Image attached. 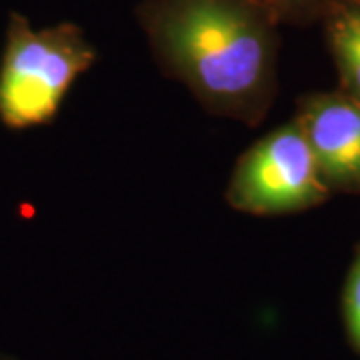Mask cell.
Wrapping results in <instances>:
<instances>
[{
  "instance_id": "2",
  "label": "cell",
  "mask_w": 360,
  "mask_h": 360,
  "mask_svg": "<svg viewBox=\"0 0 360 360\" xmlns=\"http://www.w3.org/2000/svg\"><path fill=\"white\" fill-rule=\"evenodd\" d=\"M96 63V51L72 22L34 30L13 14L0 66V116L14 129L49 122L70 86Z\"/></svg>"
},
{
  "instance_id": "7",
  "label": "cell",
  "mask_w": 360,
  "mask_h": 360,
  "mask_svg": "<svg viewBox=\"0 0 360 360\" xmlns=\"http://www.w3.org/2000/svg\"><path fill=\"white\" fill-rule=\"evenodd\" d=\"M342 316L347 324V335L360 354V250L345 284V295H342Z\"/></svg>"
},
{
  "instance_id": "4",
  "label": "cell",
  "mask_w": 360,
  "mask_h": 360,
  "mask_svg": "<svg viewBox=\"0 0 360 360\" xmlns=\"http://www.w3.org/2000/svg\"><path fill=\"white\" fill-rule=\"evenodd\" d=\"M328 191L360 194V103L347 92L310 94L295 118Z\"/></svg>"
},
{
  "instance_id": "1",
  "label": "cell",
  "mask_w": 360,
  "mask_h": 360,
  "mask_svg": "<svg viewBox=\"0 0 360 360\" xmlns=\"http://www.w3.org/2000/svg\"><path fill=\"white\" fill-rule=\"evenodd\" d=\"M136 20L165 75L212 115L257 127L276 94L278 22L255 0H142Z\"/></svg>"
},
{
  "instance_id": "3",
  "label": "cell",
  "mask_w": 360,
  "mask_h": 360,
  "mask_svg": "<svg viewBox=\"0 0 360 360\" xmlns=\"http://www.w3.org/2000/svg\"><path fill=\"white\" fill-rule=\"evenodd\" d=\"M328 194L307 136L292 120L243 155L232 172L226 200L240 212L274 217L312 208Z\"/></svg>"
},
{
  "instance_id": "6",
  "label": "cell",
  "mask_w": 360,
  "mask_h": 360,
  "mask_svg": "<svg viewBox=\"0 0 360 360\" xmlns=\"http://www.w3.org/2000/svg\"><path fill=\"white\" fill-rule=\"evenodd\" d=\"M278 25L322 22L338 0H255Z\"/></svg>"
},
{
  "instance_id": "5",
  "label": "cell",
  "mask_w": 360,
  "mask_h": 360,
  "mask_svg": "<svg viewBox=\"0 0 360 360\" xmlns=\"http://www.w3.org/2000/svg\"><path fill=\"white\" fill-rule=\"evenodd\" d=\"M342 92L360 103V0H338L322 18Z\"/></svg>"
}]
</instances>
